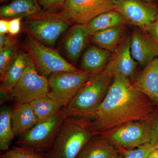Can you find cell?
I'll return each instance as SVG.
<instances>
[{
    "instance_id": "cell-1",
    "label": "cell",
    "mask_w": 158,
    "mask_h": 158,
    "mask_svg": "<svg viewBox=\"0 0 158 158\" xmlns=\"http://www.w3.org/2000/svg\"><path fill=\"white\" fill-rule=\"evenodd\" d=\"M151 102L129 79L115 76L101 104L85 118L97 134H103L128 123L147 120L153 111Z\"/></svg>"
},
{
    "instance_id": "cell-2",
    "label": "cell",
    "mask_w": 158,
    "mask_h": 158,
    "mask_svg": "<svg viewBox=\"0 0 158 158\" xmlns=\"http://www.w3.org/2000/svg\"><path fill=\"white\" fill-rule=\"evenodd\" d=\"M96 135L87 118L67 116L46 155L48 158H76L85 144Z\"/></svg>"
},
{
    "instance_id": "cell-3",
    "label": "cell",
    "mask_w": 158,
    "mask_h": 158,
    "mask_svg": "<svg viewBox=\"0 0 158 158\" xmlns=\"http://www.w3.org/2000/svg\"><path fill=\"white\" fill-rule=\"evenodd\" d=\"M113 80L104 70L95 74L64 108L66 117L85 118L94 113L104 99Z\"/></svg>"
},
{
    "instance_id": "cell-4",
    "label": "cell",
    "mask_w": 158,
    "mask_h": 158,
    "mask_svg": "<svg viewBox=\"0 0 158 158\" xmlns=\"http://www.w3.org/2000/svg\"><path fill=\"white\" fill-rule=\"evenodd\" d=\"M25 48L36 69L42 76L47 78L52 74L80 70L69 62L53 49L26 33Z\"/></svg>"
},
{
    "instance_id": "cell-5",
    "label": "cell",
    "mask_w": 158,
    "mask_h": 158,
    "mask_svg": "<svg viewBox=\"0 0 158 158\" xmlns=\"http://www.w3.org/2000/svg\"><path fill=\"white\" fill-rule=\"evenodd\" d=\"M69 25L58 13L46 11L27 18L23 23L26 33L49 46L55 45L59 37L67 30Z\"/></svg>"
},
{
    "instance_id": "cell-6",
    "label": "cell",
    "mask_w": 158,
    "mask_h": 158,
    "mask_svg": "<svg viewBox=\"0 0 158 158\" xmlns=\"http://www.w3.org/2000/svg\"><path fill=\"white\" fill-rule=\"evenodd\" d=\"M96 73L80 70L52 74L48 78L47 95L65 107L83 85Z\"/></svg>"
},
{
    "instance_id": "cell-7",
    "label": "cell",
    "mask_w": 158,
    "mask_h": 158,
    "mask_svg": "<svg viewBox=\"0 0 158 158\" xmlns=\"http://www.w3.org/2000/svg\"><path fill=\"white\" fill-rule=\"evenodd\" d=\"M65 117L64 109L53 118L37 123L27 132L19 137L15 145L29 148L43 153L48 151Z\"/></svg>"
},
{
    "instance_id": "cell-8",
    "label": "cell",
    "mask_w": 158,
    "mask_h": 158,
    "mask_svg": "<svg viewBox=\"0 0 158 158\" xmlns=\"http://www.w3.org/2000/svg\"><path fill=\"white\" fill-rule=\"evenodd\" d=\"M112 10L114 0H66L58 14L70 24L86 25L100 15Z\"/></svg>"
},
{
    "instance_id": "cell-9",
    "label": "cell",
    "mask_w": 158,
    "mask_h": 158,
    "mask_svg": "<svg viewBox=\"0 0 158 158\" xmlns=\"http://www.w3.org/2000/svg\"><path fill=\"white\" fill-rule=\"evenodd\" d=\"M49 92L48 79L37 71L31 58L19 81L11 90V100L16 103H31Z\"/></svg>"
},
{
    "instance_id": "cell-10",
    "label": "cell",
    "mask_w": 158,
    "mask_h": 158,
    "mask_svg": "<svg viewBox=\"0 0 158 158\" xmlns=\"http://www.w3.org/2000/svg\"><path fill=\"white\" fill-rule=\"evenodd\" d=\"M102 135L120 148H136L152 141L149 128L145 121L128 123Z\"/></svg>"
},
{
    "instance_id": "cell-11",
    "label": "cell",
    "mask_w": 158,
    "mask_h": 158,
    "mask_svg": "<svg viewBox=\"0 0 158 158\" xmlns=\"http://www.w3.org/2000/svg\"><path fill=\"white\" fill-rule=\"evenodd\" d=\"M114 10L118 11L128 24L144 30L158 17L155 6L141 0H114Z\"/></svg>"
},
{
    "instance_id": "cell-12",
    "label": "cell",
    "mask_w": 158,
    "mask_h": 158,
    "mask_svg": "<svg viewBox=\"0 0 158 158\" xmlns=\"http://www.w3.org/2000/svg\"><path fill=\"white\" fill-rule=\"evenodd\" d=\"M131 37H124L103 69L111 77L119 75L129 79L134 76L137 62L131 53Z\"/></svg>"
},
{
    "instance_id": "cell-13",
    "label": "cell",
    "mask_w": 158,
    "mask_h": 158,
    "mask_svg": "<svg viewBox=\"0 0 158 158\" xmlns=\"http://www.w3.org/2000/svg\"><path fill=\"white\" fill-rule=\"evenodd\" d=\"M130 48L135 61L143 67L158 57V43L139 28L133 31Z\"/></svg>"
},
{
    "instance_id": "cell-14",
    "label": "cell",
    "mask_w": 158,
    "mask_h": 158,
    "mask_svg": "<svg viewBox=\"0 0 158 158\" xmlns=\"http://www.w3.org/2000/svg\"><path fill=\"white\" fill-rule=\"evenodd\" d=\"M30 60L27 52L19 51L10 67L1 77V104L11 100V90L21 78Z\"/></svg>"
},
{
    "instance_id": "cell-15",
    "label": "cell",
    "mask_w": 158,
    "mask_h": 158,
    "mask_svg": "<svg viewBox=\"0 0 158 158\" xmlns=\"http://www.w3.org/2000/svg\"><path fill=\"white\" fill-rule=\"evenodd\" d=\"M132 84L152 102L158 104V57L144 67Z\"/></svg>"
},
{
    "instance_id": "cell-16",
    "label": "cell",
    "mask_w": 158,
    "mask_h": 158,
    "mask_svg": "<svg viewBox=\"0 0 158 158\" xmlns=\"http://www.w3.org/2000/svg\"><path fill=\"white\" fill-rule=\"evenodd\" d=\"M89 37L86 25L75 24L69 30L63 41V48L72 62L78 61Z\"/></svg>"
},
{
    "instance_id": "cell-17",
    "label": "cell",
    "mask_w": 158,
    "mask_h": 158,
    "mask_svg": "<svg viewBox=\"0 0 158 158\" xmlns=\"http://www.w3.org/2000/svg\"><path fill=\"white\" fill-rule=\"evenodd\" d=\"M12 128L15 136H23L38 123L30 103H16L11 110Z\"/></svg>"
},
{
    "instance_id": "cell-18",
    "label": "cell",
    "mask_w": 158,
    "mask_h": 158,
    "mask_svg": "<svg viewBox=\"0 0 158 158\" xmlns=\"http://www.w3.org/2000/svg\"><path fill=\"white\" fill-rule=\"evenodd\" d=\"M94 135L85 144L76 158H110L116 155L120 150L105 138Z\"/></svg>"
},
{
    "instance_id": "cell-19",
    "label": "cell",
    "mask_w": 158,
    "mask_h": 158,
    "mask_svg": "<svg viewBox=\"0 0 158 158\" xmlns=\"http://www.w3.org/2000/svg\"><path fill=\"white\" fill-rule=\"evenodd\" d=\"M42 11L37 0H13L1 6L0 16L3 19L27 18L34 16Z\"/></svg>"
},
{
    "instance_id": "cell-20",
    "label": "cell",
    "mask_w": 158,
    "mask_h": 158,
    "mask_svg": "<svg viewBox=\"0 0 158 158\" xmlns=\"http://www.w3.org/2000/svg\"><path fill=\"white\" fill-rule=\"evenodd\" d=\"M112 56L111 52L107 50L97 46H90L82 56L81 68L83 70L100 72L104 69Z\"/></svg>"
},
{
    "instance_id": "cell-21",
    "label": "cell",
    "mask_w": 158,
    "mask_h": 158,
    "mask_svg": "<svg viewBox=\"0 0 158 158\" xmlns=\"http://www.w3.org/2000/svg\"><path fill=\"white\" fill-rule=\"evenodd\" d=\"M125 25L113 27L90 36V41L99 47L114 53L125 37Z\"/></svg>"
},
{
    "instance_id": "cell-22",
    "label": "cell",
    "mask_w": 158,
    "mask_h": 158,
    "mask_svg": "<svg viewBox=\"0 0 158 158\" xmlns=\"http://www.w3.org/2000/svg\"><path fill=\"white\" fill-rule=\"evenodd\" d=\"M127 24H128L127 22L121 14L116 10H112L100 15L86 26L87 32L90 37L103 30Z\"/></svg>"
},
{
    "instance_id": "cell-23",
    "label": "cell",
    "mask_w": 158,
    "mask_h": 158,
    "mask_svg": "<svg viewBox=\"0 0 158 158\" xmlns=\"http://www.w3.org/2000/svg\"><path fill=\"white\" fill-rule=\"evenodd\" d=\"M38 123L53 118L63 111L64 107L48 95L40 97L31 103Z\"/></svg>"
},
{
    "instance_id": "cell-24",
    "label": "cell",
    "mask_w": 158,
    "mask_h": 158,
    "mask_svg": "<svg viewBox=\"0 0 158 158\" xmlns=\"http://www.w3.org/2000/svg\"><path fill=\"white\" fill-rule=\"evenodd\" d=\"M15 135L11 119V110L4 106L0 112V149L6 151L14 139Z\"/></svg>"
},
{
    "instance_id": "cell-25",
    "label": "cell",
    "mask_w": 158,
    "mask_h": 158,
    "mask_svg": "<svg viewBox=\"0 0 158 158\" xmlns=\"http://www.w3.org/2000/svg\"><path fill=\"white\" fill-rule=\"evenodd\" d=\"M19 45L15 40L9 45L0 49V76L5 73L19 52Z\"/></svg>"
},
{
    "instance_id": "cell-26",
    "label": "cell",
    "mask_w": 158,
    "mask_h": 158,
    "mask_svg": "<svg viewBox=\"0 0 158 158\" xmlns=\"http://www.w3.org/2000/svg\"><path fill=\"white\" fill-rule=\"evenodd\" d=\"M1 158H48L46 155L35 150L15 145L1 156Z\"/></svg>"
},
{
    "instance_id": "cell-27",
    "label": "cell",
    "mask_w": 158,
    "mask_h": 158,
    "mask_svg": "<svg viewBox=\"0 0 158 158\" xmlns=\"http://www.w3.org/2000/svg\"><path fill=\"white\" fill-rule=\"evenodd\" d=\"M158 148V144L149 142L135 149L120 148V151L124 158H147L151 153Z\"/></svg>"
},
{
    "instance_id": "cell-28",
    "label": "cell",
    "mask_w": 158,
    "mask_h": 158,
    "mask_svg": "<svg viewBox=\"0 0 158 158\" xmlns=\"http://www.w3.org/2000/svg\"><path fill=\"white\" fill-rule=\"evenodd\" d=\"M38 2L44 11L55 12L62 9L66 0H38Z\"/></svg>"
},
{
    "instance_id": "cell-29",
    "label": "cell",
    "mask_w": 158,
    "mask_h": 158,
    "mask_svg": "<svg viewBox=\"0 0 158 158\" xmlns=\"http://www.w3.org/2000/svg\"><path fill=\"white\" fill-rule=\"evenodd\" d=\"M145 122L149 128L152 143L158 144V116L151 118L149 116Z\"/></svg>"
},
{
    "instance_id": "cell-30",
    "label": "cell",
    "mask_w": 158,
    "mask_h": 158,
    "mask_svg": "<svg viewBox=\"0 0 158 158\" xmlns=\"http://www.w3.org/2000/svg\"><path fill=\"white\" fill-rule=\"evenodd\" d=\"M22 18H15L9 21V33L12 36L19 33L21 26Z\"/></svg>"
},
{
    "instance_id": "cell-31",
    "label": "cell",
    "mask_w": 158,
    "mask_h": 158,
    "mask_svg": "<svg viewBox=\"0 0 158 158\" xmlns=\"http://www.w3.org/2000/svg\"><path fill=\"white\" fill-rule=\"evenodd\" d=\"M143 31H145L158 43V17Z\"/></svg>"
},
{
    "instance_id": "cell-32",
    "label": "cell",
    "mask_w": 158,
    "mask_h": 158,
    "mask_svg": "<svg viewBox=\"0 0 158 158\" xmlns=\"http://www.w3.org/2000/svg\"><path fill=\"white\" fill-rule=\"evenodd\" d=\"M15 40L13 37L6 35V34H0V49L5 47L6 46L13 42Z\"/></svg>"
},
{
    "instance_id": "cell-33",
    "label": "cell",
    "mask_w": 158,
    "mask_h": 158,
    "mask_svg": "<svg viewBox=\"0 0 158 158\" xmlns=\"http://www.w3.org/2000/svg\"><path fill=\"white\" fill-rule=\"evenodd\" d=\"M9 21L6 19L0 20V34H6L9 33Z\"/></svg>"
},
{
    "instance_id": "cell-34",
    "label": "cell",
    "mask_w": 158,
    "mask_h": 158,
    "mask_svg": "<svg viewBox=\"0 0 158 158\" xmlns=\"http://www.w3.org/2000/svg\"><path fill=\"white\" fill-rule=\"evenodd\" d=\"M147 158H158V148L151 153Z\"/></svg>"
},
{
    "instance_id": "cell-35",
    "label": "cell",
    "mask_w": 158,
    "mask_h": 158,
    "mask_svg": "<svg viewBox=\"0 0 158 158\" xmlns=\"http://www.w3.org/2000/svg\"><path fill=\"white\" fill-rule=\"evenodd\" d=\"M141 1L147 3V4H149V5L155 6L156 3L158 2V0H141Z\"/></svg>"
},
{
    "instance_id": "cell-36",
    "label": "cell",
    "mask_w": 158,
    "mask_h": 158,
    "mask_svg": "<svg viewBox=\"0 0 158 158\" xmlns=\"http://www.w3.org/2000/svg\"><path fill=\"white\" fill-rule=\"evenodd\" d=\"M110 158H124V157H123V155L121 153V152H119L116 155L113 156V157Z\"/></svg>"
},
{
    "instance_id": "cell-37",
    "label": "cell",
    "mask_w": 158,
    "mask_h": 158,
    "mask_svg": "<svg viewBox=\"0 0 158 158\" xmlns=\"http://www.w3.org/2000/svg\"><path fill=\"white\" fill-rule=\"evenodd\" d=\"M8 0H0V1H1V2H6V1H7Z\"/></svg>"
}]
</instances>
